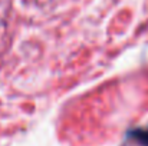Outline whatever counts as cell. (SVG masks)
<instances>
[{"instance_id":"1","label":"cell","mask_w":148,"mask_h":146,"mask_svg":"<svg viewBox=\"0 0 148 146\" xmlns=\"http://www.w3.org/2000/svg\"><path fill=\"white\" fill-rule=\"evenodd\" d=\"M140 138L141 139H144V141H147V143H148V132H140Z\"/></svg>"}]
</instances>
